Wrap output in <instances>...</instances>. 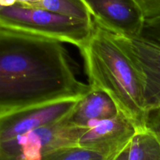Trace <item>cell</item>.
I'll return each mask as SVG.
<instances>
[{
	"label": "cell",
	"instance_id": "obj_9",
	"mask_svg": "<svg viewBox=\"0 0 160 160\" xmlns=\"http://www.w3.org/2000/svg\"><path fill=\"white\" fill-rule=\"evenodd\" d=\"M119 112L116 103L106 92L91 88L63 120L70 126L87 129L95 123L116 117Z\"/></svg>",
	"mask_w": 160,
	"mask_h": 160
},
{
	"label": "cell",
	"instance_id": "obj_15",
	"mask_svg": "<svg viewBox=\"0 0 160 160\" xmlns=\"http://www.w3.org/2000/svg\"><path fill=\"white\" fill-rule=\"evenodd\" d=\"M130 146H131V144L128 146H127L121 152H120L117 156H116L112 160H129Z\"/></svg>",
	"mask_w": 160,
	"mask_h": 160
},
{
	"label": "cell",
	"instance_id": "obj_14",
	"mask_svg": "<svg viewBox=\"0 0 160 160\" xmlns=\"http://www.w3.org/2000/svg\"><path fill=\"white\" fill-rule=\"evenodd\" d=\"M143 13L145 20L160 17V0H134Z\"/></svg>",
	"mask_w": 160,
	"mask_h": 160
},
{
	"label": "cell",
	"instance_id": "obj_1",
	"mask_svg": "<svg viewBox=\"0 0 160 160\" xmlns=\"http://www.w3.org/2000/svg\"><path fill=\"white\" fill-rule=\"evenodd\" d=\"M90 90L77 78L62 42L0 28V113Z\"/></svg>",
	"mask_w": 160,
	"mask_h": 160
},
{
	"label": "cell",
	"instance_id": "obj_5",
	"mask_svg": "<svg viewBox=\"0 0 160 160\" xmlns=\"http://www.w3.org/2000/svg\"><path fill=\"white\" fill-rule=\"evenodd\" d=\"M117 37L143 74L148 110L160 107V29L144 26L139 38Z\"/></svg>",
	"mask_w": 160,
	"mask_h": 160
},
{
	"label": "cell",
	"instance_id": "obj_16",
	"mask_svg": "<svg viewBox=\"0 0 160 160\" xmlns=\"http://www.w3.org/2000/svg\"><path fill=\"white\" fill-rule=\"evenodd\" d=\"M145 25L147 27H149V28L160 29V17L156 19H153V20H145Z\"/></svg>",
	"mask_w": 160,
	"mask_h": 160
},
{
	"label": "cell",
	"instance_id": "obj_7",
	"mask_svg": "<svg viewBox=\"0 0 160 160\" xmlns=\"http://www.w3.org/2000/svg\"><path fill=\"white\" fill-rule=\"evenodd\" d=\"M92 19L109 32L120 37L139 38L145 19L134 0H82Z\"/></svg>",
	"mask_w": 160,
	"mask_h": 160
},
{
	"label": "cell",
	"instance_id": "obj_8",
	"mask_svg": "<svg viewBox=\"0 0 160 160\" xmlns=\"http://www.w3.org/2000/svg\"><path fill=\"white\" fill-rule=\"evenodd\" d=\"M139 130L122 112L87 128L80 137L78 145L90 148L112 160L131 143Z\"/></svg>",
	"mask_w": 160,
	"mask_h": 160
},
{
	"label": "cell",
	"instance_id": "obj_18",
	"mask_svg": "<svg viewBox=\"0 0 160 160\" xmlns=\"http://www.w3.org/2000/svg\"><path fill=\"white\" fill-rule=\"evenodd\" d=\"M17 4V0H0V6L2 7H9Z\"/></svg>",
	"mask_w": 160,
	"mask_h": 160
},
{
	"label": "cell",
	"instance_id": "obj_12",
	"mask_svg": "<svg viewBox=\"0 0 160 160\" xmlns=\"http://www.w3.org/2000/svg\"><path fill=\"white\" fill-rule=\"evenodd\" d=\"M49 160H106L95 150L75 145L56 151Z\"/></svg>",
	"mask_w": 160,
	"mask_h": 160
},
{
	"label": "cell",
	"instance_id": "obj_2",
	"mask_svg": "<svg viewBox=\"0 0 160 160\" xmlns=\"http://www.w3.org/2000/svg\"><path fill=\"white\" fill-rule=\"evenodd\" d=\"M79 49L91 88L106 92L139 131L145 130L148 109L143 74L117 35L93 20L92 33Z\"/></svg>",
	"mask_w": 160,
	"mask_h": 160
},
{
	"label": "cell",
	"instance_id": "obj_4",
	"mask_svg": "<svg viewBox=\"0 0 160 160\" xmlns=\"http://www.w3.org/2000/svg\"><path fill=\"white\" fill-rule=\"evenodd\" d=\"M85 130L70 126L62 119L54 124L0 142V160H49L58 150L78 145Z\"/></svg>",
	"mask_w": 160,
	"mask_h": 160
},
{
	"label": "cell",
	"instance_id": "obj_17",
	"mask_svg": "<svg viewBox=\"0 0 160 160\" xmlns=\"http://www.w3.org/2000/svg\"><path fill=\"white\" fill-rule=\"evenodd\" d=\"M38 2L39 0H17V3L18 4L27 6H32V7H35Z\"/></svg>",
	"mask_w": 160,
	"mask_h": 160
},
{
	"label": "cell",
	"instance_id": "obj_6",
	"mask_svg": "<svg viewBox=\"0 0 160 160\" xmlns=\"http://www.w3.org/2000/svg\"><path fill=\"white\" fill-rule=\"evenodd\" d=\"M81 98H66L0 113V142L58 123Z\"/></svg>",
	"mask_w": 160,
	"mask_h": 160
},
{
	"label": "cell",
	"instance_id": "obj_13",
	"mask_svg": "<svg viewBox=\"0 0 160 160\" xmlns=\"http://www.w3.org/2000/svg\"><path fill=\"white\" fill-rule=\"evenodd\" d=\"M145 128L152 133L160 144V107H154L147 111Z\"/></svg>",
	"mask_w": 160,
	"mask_h": 160
},
{
	"label": "cell",
	"instance_id": "obj_10",
	"mask_svg": "<svg viewBox=\"0 0 160 160\" xmlns=\"http://www.w3.org/2000/svg\"><path fill=\"white\" fill-rule=\"evenodd\" d=\"M129 160H160V144L148 130L138 131L130 146Z\"/></svg>",
	"mask_w": 160,
	"mask_h": 160
},
{
	"label": "cell",
	"instance_id": "obj_19",
	"mask_svg": "<svg viewBox=\"0 0 160 160\" xmlns=\"http://www.w3.org/2000/svg\"><path fill=\"white\" fill-rule=\"evenodd\" d=\"M1 8H2V6H0V9H1Z\"/></svg>",
	"mask_w": 160,
	"mask_h": 160
},
{
	"label": "cell",
	"instance_id": "obj_3",
	"mask_svg": "<svg viewBox=\"0 0 160 160\" xmlns=\"http://www.w3.org/2000/svg\"><path fill=\"white\" fill-rule=\"evenodd\" d=\"M93 21L70 18L17 3L0 9V28L66 42L81 48L92 33Z\"/></svg>",
	"mask_w": 160,
	"mask_h": 160
},
{
	"label": "cell",
	"instance_id": "obj_11",
	"mask_svg": "<svg viewBox=\"0 0 160 160\" xmlns=\"http://www.w3.org/2000/svg\"><path fill=\"white\" fill-rule=\"evenodd\" d=\"M35 7L70 18L93 21L87 6L82 0H39Z\"/></svg>",
	"mask_w": 160,
	"mask_h": 160
}]
</instances>
